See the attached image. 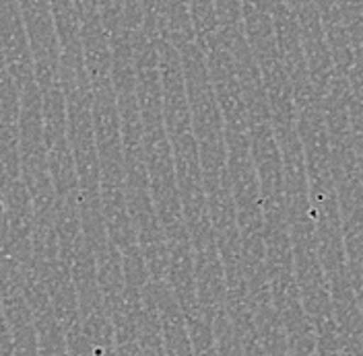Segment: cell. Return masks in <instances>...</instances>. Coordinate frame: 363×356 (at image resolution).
<instances>
[{
    "instance_id": "cell-1",
    "label": "cell",
    "mask_w": 363,
    "mask_h": 356,
    "mask_svg": "<svg viewBox=\"0 0 363 356\" xmlns=\"http://www.w3.org/2000/svg\"><path fill=\"white\" fill-rule=\"evenodd\" d=\"M0 214H2V206H0Z\"/></svg>"
}]
</instances>
